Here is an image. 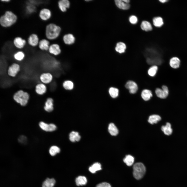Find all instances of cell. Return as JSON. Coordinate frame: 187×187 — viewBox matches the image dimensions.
<instances>
[{
    "label": "cell",
    "instance_id": "obj_17",
    "mask_svg": "<svg viewBox=\"0 0 187 187\" xmlns=\"http://www.w3.org/2000/svg\"><path fill=\"white\" fill-rule=\"evenodd\" d=\"M70 5V2L68 0H61L58 2L59 8L63 12H65L66 11L67 9L69 7Z\"/></svg>",
    "mask_w": 187,
    "mask_h": 187
},
{
    "label": "cell",
    "instance_id": "obj_4",
    "mask_svg": "<svg viewBox=\"0 0 187 187\" xmlns=\"http://www.w3.org/2000/svg\"><path fill=\"white\" fill-rule=\"evenodd\" d=\"M29 98L28 92L22 90L17 91L13 95L14 100L22 106H25L28 103Z\"/></svg>",
    "mask_w": 187,
    "mask_h": 187
},
{
    "label": "cell",
    "instance_id": "obj_34",
    "mask_svg": "<svg viewBox=\"0 0 187 187\" xmlns=\"http://www.w3.org/2000/svg\"><path fill=\"white\" fill-rule=\"evenodd\" d=\"M123 160L124 162L127 166H130L133 164L134 159V157L132 156L128 155L126 156Z\"/></svg>",
    "mask_w": 187,
    "mask_h": 187
},
{
    "label": "cell",
    "instance_id": "obj_5",
    "mask_svg": "<svg viewBox=\"0 0 187 187\" xmlns=\"http://www.w3.org/2000/svg\"><path fill=\"white\" fill-rule=\"evenodd\" d=\"M133 175L136 179L139 180L144 176L146 172V168L144 165L141 163H135L133 167Z\"/></svg>",
    "mask_w": 187,
    "mask_h": 187
},
{
    "label": "cell",
    "instance_id": "obj_41",
    "mask_svg": "<svg viewBox=\"0 0 187 187\" xmlns=\"http://www.w3.org/2000/svg\"><path fill=\"white\" fill-rule=\"evenodd\" d=\"M96 187H111V186L109 183L103 182L97 184Z\"/></svg>",
    "mask_w": 187,
    "mask_h": 187
},
{
    "label": "cell",
    "instance_id": "obj_15",
    "mask_svg": "<svg viewBox=\"0 0 187 187\" xmlns=\"http://www.w3.org/2000/svg\"><path fill=\"white\" fill-rule=\"evenodd\" d=\"M48 51L50 54L55 56L58 55L61 52L59 46L57 44H53L50 45Z\"/></svg>",
    "mask_w": 187,
    "mask_h": 187
},
{
    "label": "cell",
    "instance_id": "obj_2",
    "mask_svg": "<svg viewBox=\"0 0 187 187\" xmlns=\"http://www.w3.org/2000/svg\"><path fill=\"white\" fill-rule=\"evenodd\" d=\"M17 19V16L11 11H6L0 18V24L3 27H10L15 24Z\"/></svg>",
    "mask_w": 187,
    "mask_h": 187
},
{
    "label": "cell",
    "instance_id": "obj_26",
    "mask_svg": "<svg viewBox=\"0 0 187 187\" xmlns=\"http://www.w3.org/2000/svg\"><path fill=\"white\" fill-rule=\"evenodd\" d=\"M69 137L70 140L72 142L79 141L81 138L79 133L74 131H72L70 133Z\"/></svg>",
    "mask_w": 187,
    "mask_h": 187
},
{
    "label": "cell",
    "instance_id": "obj_10",
    "mask_svg": "<svg viewBox=\"0 0 187 187\" xmlns=\"http://www.w3.org/2000/svg\"><path fill=\"white\" fill-rule=\"evenodd\" d=\"M38 35L35 33L30 35L28 39V42L29 44L33 47L38 45L39 42Z\"/></svg>",
    "mask_w": 187,
    "mask_h": 187
},
{
    "label": "cell",
    "instance_id": "obj_8",
    "mask_svg": "<svg viewBox=\"0 0 187 187\" xmlns=\"http://www.w3.org/2000/svg\"><path fill=\"white\" fill-rule=\"evenodd\" d=\"M40 18L42 21H46L50 18L51 16V12L50 9L47 8L41 9L39 14Z\"/></svg>",
    "mask_w": 187,
    "mask_h": 187
},
{
    "label": "cell",
    "instance_id": "obj_19",
    "mask_svg": "<svg viewBox=\"0 0 187 187\" xmlns=\"http://www.w3.org/2000/svg\"><path fill=\"white\" fill-rule=\"evenodd\" d=\"M35 90L37 94L42 95L46 92V87L44 84L42 83H39L36 85Z\"/></svg>",
    "mask_w": 187,
    "mask_h": 187
},
{
    "label": "cell",
    "instance_id": "obj_16",
    "mask_svg": "<svg viewBox=\"0 0 187 187\" xmlns=\"http://www.w3.org/2000/svg\"><path fill=\"white\" fill-rule=\"evenodd\" d=\"M38 45L41 50L47 51L48 50L50 46V43L48 39H43L39 41Z\"/></svg>",
    "mask_w": 187,
    "mask_h": 187
},
{
    "label": "cell",
    "instance_id": "obj_22",
    "mask_svg": "<svg viewBox=\"0 0 187 187\" xmlns=\"http://www.w3.org/2000/svg\"><path fill=\"white\" fill-rule=\"evenodd\" d=\"M141 97L145 101L149 100L153 96L152 91L150 90L145 89L143 90L141 93Z\"/></svg>",
    "mask_w": 187,
    "mask_h": 187
},
{
    "label": "cell",
    "instance_id": "obj_3",
    "mask_svg": "<svg viewBox=\"0 0 187 187\" xmlns=\"http://www.w3.org/2000/svg\"><path fill=\"white\" fill-rule=\"evenodd\" d=\"M61 31V29L59 26L54 23H49L45 28V36L48 39H55L58 37Z\"/></svg>",
    "mask_w": 187,
    "mask_h": 187
},
{
    "label": "cell",
    "instance_id": "obj_25",
    "mask_svg": "<svg viewBox=\"0 0 187 187\" xmlns=\"http://www.w3.org/2000/svg\"><path fill=\"white\" fill-rule=\"evenodd\" d=\"M108 131L112 136L117 135L118 133V129L115 124L113 123H110L108 127Z\"/></svg>",
    "mask_w": 187,
    "mask_h": 187
},
{
    "label": "cell",
    "instance_id": "obj_37",
    "mask_svg": "<svg viewBox=\"0 0 187 187\" xmlns=\"http://www.w3.org/2000/svg\"><path fill=\"white\" fill-rule=\"evenodd\" d=\"M60 151V148L56 146H51L49 150V153L52 156L55 155L57 153H59Z\"/></svg>",
    "mask_w": 187,
    "mask_h": 187
},
{
    "label": "cell",
    "instance_id": "obj_32",
    "mask_svg": "<svg viewBox=\"0 0 187 187\" xmlns=\"http://www.w3.org/2000/svg\"><path fill=\"white\" fill-rule=\"evenodd\" d=\"M102 168L101 164L98 162L94 164L89 168V171L92 173H94L97 171L101 170Z\"/></svg>",
    "mask_w": 187,
    "mask_h": 187
},
{
    "label": "cell",
    "instance_id": "obj_29",
    "mask_svg": "<svg viewBox=\"0 0 187 187\" xmlns=\"http://www.w3.org/2000/svg\"><path fill=\"white\" fill-rule=\"evenodd\" d=\"M76 185L78 186L85 185L87 182V180L85 177L79 176L77 177L75 180Z\"/></svg>",
    "mask_w": 187,
    "mask_h": 187
},
{
    "label": "cell",
    "instance_id": "obj_35",
    "mask_svg": "<svg viewBox=\"0 0 187 187\" xmlns=\"http://www.w3.org/2000/svg\"><path fill=\"white\" fill-rule=\"evenodd\" d=\"M109 92L110 95L112 98H115L118 96L119 90L116 88L112 87L109 89Z\"/></svg>",
    "mask_w": 187,
    "mask_h": 187
},
{
    "label": "cell",
    "instance_id": "obj_36",
    "mask_svg": "<svg viewBox=\"0 0 187 187\" xmlns=\"http://www.w3.org/2000/svg\"><path fill=\"white\" fill-rule=\"evenodd\" d=\"M25 55L22 51H19L15 53L14 55V58L18 61H21L24 58Z\"/></svg>",
    "mask_w": 187,
    "mask_h": 187
},
{
    "label": "cell",
    "instance_id": "obj_21",
    "mask_svg": "<svg viewBox=\"0 0 187 187\" xmlns=\"http://www.w3.org/2000/svg\"><path fill=\"white\" fill-rule=\"evenodd\" d=\"M63 41L66 44L70 45L74 43L75 41V38L71 34H69L65 35L63 37Z\"/></svg>",
    "mask_w": 187,
    "mask_h": 187
},
{
    "label": "cell",
    "instance_id": "obj_31",
    "mask_svg": "<svg viewBox=\"0 0 187 187\" xmlns=\"http://www.w3.org/2000/svg\"><path fill=\"white\" fill-rule=\"evenodd\" d=\"M158 70V67L157 65H152L148 69V74L150 76L154 77L156 75Z\"/></svg>",
    "mask_w": 187,
    "mask_h": 187
},
{
    "label": "cell",
    "instance_id": "obj_40",
    "mask_svg": "<svg viewBox=\"0 0 187 187\" xmlns=\"http://www.w3.org/2000/svg\"><path fill=\"white\" fill-rule=\"evenodd\" d=\"M129 21L132 24H135L137 23L138 19L137 17L135 16L132 15L130 17Z\"/></svg>",
    "mask_w": 187,
    "mask_h": 187
},
{
    "label": "cell",
    "instance_id": "obj_12",
    "mask_svg": "<svg viewBox=\"0 0 187 187\" xmlns=\"http://www.w3.org/2000/svg\"><path fill=\"white\" fill-rule=\"evenodd\" d=\"M39 78L42 83L48 84L52 81L53 76L50 73H44L40 75Z\"/></svg>",
    "mask_w": 187,
    "mask_h": 187
},
{
    "label": "cell",
    "instance_id": "obj_20",
    "mask_svg": "<svg viewBox=\"0 0 187 187\" xmlns=\"http://www.w3.org/2000/svg\"><path fill=\"white\" fill-rule=\"evenodd\" d=\"M115 1L116 6L120 9L126 10L130 7L129 4L126 3L123 0H115Z\"/></svg>",
    "mask_w": 187,
    "mask_h": 187
},
{
    "label": "cell",
    "instance_id": "obj_1",
    "mask_svg": "<svg viewBox=\"0 0 187 187\" xmlns=\"http://www.w3.org/2000/svg\"><path fill=\"white\" fill-rule=\"evenodd\" d=\"M145 54L146 62L149 64L160 66L164 61L162 54L156 50L148 48L146 50Z\"/></svg>",
    "mask_w": 187,
    "mask_h": 187
},
{
    "label": "cell",
    "instance_id": "obj_6",
    "mask_svg": "<svg viewBox=\"0 0 187 187\" xmlns=\"http://www.w3.org/2000/svg\"><path fill=\"white\" fill-rule=\"evenodd\" d=\"M156 96L161 99H166L168 97L169 91L168 87L165 85H163L161 88H156L155 91Z\"/></svg>",
    "mask_w": 187,
    "mask_h": 187
},
{
    "label": "cell",
    "instance_id": "obj_24",
    "mask_svg": "<svg viewBox=\"0 0 187 187\" xmlns=\"http://www.w3.org/2000/svg\"><path fill=\"white\" fill-rule=\"evenodd\" d=\"M126 48L125 44L123 42H119L117 43L115 48V50L117 52L121 54L125 52Z\"/></svg>",
    "mask_w": 187,
    "mask_h": 187
},
{
    "label": "cell",
    "instance_id": "obj_43",
    "mask_svg": "<svg viewBox=\"0 0 187 187\" xmlns=\"http://www.w3.org/2000/svg\"><path fill=\"white\" fill-rule=\"evenodd\" d=\"M2 2H9L10 1V0H1Z\"/></svg>",
    "mask_w": 187,
    "mask_h": 187
},
{
    "label": "cell",
    "instance_id": "obj_14",
    "mask_svg": "<svg viewBox=\"0 0 187 187\" xmlns=\"http://www.w3.org/2000/svg\"><path fill=\"white\" fill-rule=\"evenodd\" d=\"M181 61L180 59L176 56H174L170 60L169 64L172 68L176 69L179 68L180 65Z\"/></svg>",
    "mask_w": 187,
    "mask_h": 187
},
{
    "label": "cell",
    "instance_id": "obj_30",
    "mask_svg": "<svg viewBox=\"0 0 187 187\" xmlns=\"http://www.w3.org/2000/svg\"><path fill=\"white\" fill-rule=\"evenodd\" d=\"M55 183V181L54 178H47L43 182L42 187H53Z\"/></svg>",
    "mask_w": 187,
    "mask_h": 187
},
{
    "label": "cell",
    "instance_id": "obj_13",
    "mask_svg": "<svg viewBox=\"0 0 187 187\" xmlns=\"http://www.w3.org/2000/svg\"><path fill=\"white\" fill-rule=\"evenodd\" d=\"M125 87L129 90V92L132 94L135 93L138 89L137 84L134 82L131 81H128L125 85Z\"/></svg>",
    "mask_w": 187,
    "mask_h": 187
},
{
    "label": "cell",
    "instance_id": "obj_42",
    "mask_svg": "<svg viewBox=\"0 0 187 187\" xmlns=\"http://www.w3.org/2000/svg\"><path fill=\"white\" fill-rule=\"evenodd\" d=\"M159 1L161 3H164L165 2H167L168 1V0H159Z\"/></svg>",
    "mask_w": 187,
    "mask_h": 187
},
{
    "label": "cell",
    "instance_id": "obj_33",
    "mask_svg": "<svg viewBox=\"0 0 187 187\" xmlns=\"http://www.w3.org/2000/svg\"><path fill=\"white\" fill-rule=\"evenodd\" d=\"M153 22L154 26L158 27H161L164 23L162 18L160 17H154L153 19Z\"/></svg>",
    "mask_w": 187,
    "mask_h": 187
},
{
    "label": "cell",
    "instance_id": "obj_7",
    "mask_svg": "<svg viewBox=\"0 0 187 187\" xmlns=\"http://www.w3.org/2000/svg\"><path fill=\"white\" fill-rule=\"evenodd\" d=\"M20 70L19 65L16 63H13L9 67L8 74L9 76L14 77L16 76Z\"/></svg>",
    "mask_w": 187,
    "mask_h": 187
},
{
    "label": "cell",
    "instance_id": "obj_27",
    "mask_svg": "<svg viewBox=\"0 0 187 187\" xmlns=\"http://www.w3.org/2000/svg\"><path fill=\"white\" fill-rule=\"evenodd\" d=\"M141 29L145 31H149L152 30V27L150 23L146 21H143L141 24Z\"/></svg>",
    "mask_w": 187,
    "mask_h": 187
},
{
    "label": "cell",
    "instance_id": "obj_28",
    "mask_svg": "<svg viewBox=\"0 0 187 187\" xmlns=\"http://www.w3.org/2000/svg\"><path fill=\"white\" fill-rule=\"evenodd\" d=\"M161 117L157 115H153L150 116L148 118V122L151 124L157 123L161 120Z\"/></svg>",
    "mask_w": 187,
    "mask_h": 187
},
{
    "label": "cell",
    "instance_id": "obj_9",
    "mask_svg": "<svg viewBox=\"0 0 187 187\" xmlns=\"http://www.w3.org/2000/svg\"><path fill=\"white\" fill-rule=\"evenodd\" d=\"M39 125L42 130L46 132H52L57 129L56 126L54 124H48L42 121L39 122Z\"/></svg>",
    "mask_w": 187,
    "mask_h": 187
},
{
    "label": "cell",
    "instance_id": "obj_11",
    "mask_svg": "<svg viewBox=\"0 0 187 187\" xmlns=\"http://www.w3.org/2000/svg\"><path fill=\"white\" fill-rule=\"evenodd\" d=\"M26 43V40L21 37L18 36L14 39L13 43L14 46L17 48L21 49L23 48Z\"/></svg>",
    "mask_w": 187,
    "mask_h": 187
},
{
    "label": "cell",
    "instance_id": "obj_23",
    "mask_svg": "<svg viewBox=\"0 0 187 187\" xmlns=\"http://www.w3.org/2000/svg\"><path fill=\"white\" fill-rule=\"evenodd\" d=\"M161 130L166 135H169L171 134L172 130L171 128L170 124L167 122L165 125L162 126Z\"/></svg>",
    "mask_w": 187,
    "mask_h": 187
},
{
    "label": "cell",
    "instance_id": "obj_39",
    "mask_svg": "<svg viewBox=\"0 0 187 187\" xmlns=\"http://www.w3.org/2000/svg\"><path fill=\"white\" fill-rule=\"evenodd\" d=\"M18 142L20 143L25 144L27 143V139L25 136L22 135L19 137L18 139Z\"/></svg>",
    "mask_w": 187,
    "mask_h": 187
},
{
    "label": "cell",
    "instance_id": "obj_38",
    "mask_svg": "<svg viewBox=\"0 0 187 187\" xmlns=\"http://www.w3.org/2000/svg\"><path fill=\"white\" fill-rule=\"evenodd\" d=\"M63 86L64 88L67 90L72 89L74 84L73 82L67 80L64 81L63 83Z\"/></svg>",
    "mask_w": 187,
    "mask_h": 187
},
{
    "label": "cell",
    "instance_id": "obj_18",
    "mask_svg": "<svg viewBox=\"0 0 187 187\" xmlns=\"http://www.w3.org/2000/svg\"><path fill=\"white\" fill-rule=\"evenodd\" d=\"M53 100L50 97L48 98L45 103L44 108V110L48 112L52 111L54 109Z\"/></svg>",
    "mask_w": 187,
    "mask_h": 187
}]
</instances>
